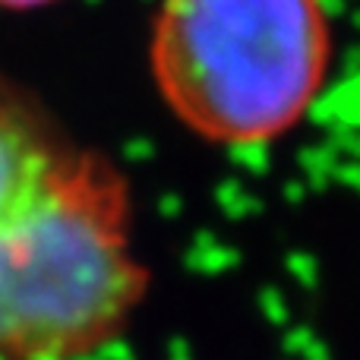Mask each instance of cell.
<instances>
[{"label": "cell", "mask_w": 360, "mask_h": 360, "mask_svg": "<svg viewBox=\"0 0 360 360\" xmlns=\"http://www.w3.org/2000/svg\"><path fill=\"white\" fill-rule=\"evenodd\" d=\"M57 0H0V10H38V6H51Z\"/></svg>", "instance_id": "3"}, {"label": "cell", "mask_w": 360, "mask_h": 360, "mask_svg": "<svg viewBox=\"0 0 360 360\" xmlns=\"http://www.w3.org/2000/svg\"><path fill=\"white\" fill-rule=\"evenodd\" d=\"M332 51L326 0H162L149 70L193 136L247 149L275 143L310 114Z\"/></svg>", "instance_id": "2"}, {"label": "cell", "mask_w": 360, "mask_h": 360, "mask_svg": "<svg viewBox=\"0 0 360 360\" xmlns=\"http://www.w3.org/2000/svg\"><path fill=\"white\" fill-rule=\"evenodd\" d=\"M146 285L120 171L0 92V360L111 348Z\"/></svg>", "instance_id": "1"}]
</instances>
